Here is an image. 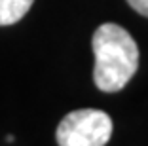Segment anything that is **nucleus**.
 Returning a JSON list of instances; mask_svg holds the SVG:
<instances>
[{
  "instance_id": "f257e3e1",
  "label": "nucleus",
  "mask_w": 148,
  "mask_h": 146,
  "mask_svg": "<svg viewBox=\"0 0 148 146\" xmlns=\"http://www.w3.org/2000/svg\"><path fill=\"white\" fill-rule=\"evenodd\" d=\"M91 46L95 86L106 93L123 89L139 69V47L133 36L116 23H105L95 30Z\"/></svg>"
},
{
  "instance_id": "f03ea898",
  "label": "nucleus",
  "mask_w": 148,
  "mask_h": 146,
  "mask_svg": "<svg viewBox=\"0 0 148 146\" xmlns=\"http://www.w3.org/2000/svg\"><path fill=\"white\" fill-rule=\"evenodd\" d=\"M112 135V120L106 112L95 108L74 110L57 127L59 146H105Z\"/></svg>"
},
{
  "instance_id": "7ed1b4c3",
  "label": "nucleus",
  "mask_w": 148,
  "mask_h": 146,
  "mask_svg": "<svg viewBox=\"0 0 148 146\" xmlns=\"http://www.w3.org/2000/svg\"><path fill=\"white\" fill-rule=\"evenodd\" d=\"M34 0H0V27L21 21Z\"/></svg>"
},
{
  "instance_id": "20e7f679",
  "label": "nucleus",
  "mask_w": 148,
  "mask_h": 146,
  "mask_svg": "<svg viewBox=\"0 0 148 146\" xmlns=\"http://www.w3.org/2000/svg\"><path fill=\"white\" fill-rule=\"evenodd\" d=\"M127 4L135 10V12H139L140 15L148 17V0H127Z\"/></svg>"
}]
</instances>
